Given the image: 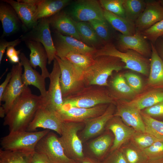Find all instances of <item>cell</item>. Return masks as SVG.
Wrapping results in <instances>:
<instances>
[{"label":"cell","mask_w":163,"mask_h":163,"mask_svg":"<svg viewBox=\"0 0 163 163\" xmlns=\"http://www.w3.org/2000/svg\"><path fill=\"white\" fill-rule=\"evenodd\" d=\"M143 113L153 118L163 119V101L141 110Z\"/></svg>","instance_id":"cell-44"},{"label":"cell","mask_w":163,"mask_h":163,"mask_svg":"<svg viewBox=\"0 0 163 163\" xmlns=\"http://www.w3.org/2000/svg\"><path fill=\"white\" fill-rule=\"evenodd\" d=\"M101 40L108 42L111 38V33L109 23L106 20H94L88 22Z\"/></svg>","instance_id":"cell-39"},{"label":"cell","mask_w":163,"mask_h":163,"mask_svg":"<svg viewBox=\"0 0 163 163\" xmlns=\"http://www.w3.org/2000/svg\"><path fill=\"white\" fill-rule=\"evenodd\" d=\"M124 101L128 105L140 111L163 101V89H152L130 101Z\"/></svg>","instance_id":"cell-28"},{"label":"cell","mask_w":163,"mask_h":163,"mask_svg":"<svg viewBox=\"0 0 163 163\" xmlns=\"http://www.w3.org/2000/svg\"><path fill=\"white\" fill-rule=\"evenodd\" d=\"M21 41H33L41 43L45 49L48 57V64H50L56 56V51L51 36L48 18L39 20L32 29L22 35Z\"/></svg>","instance_id":"cell-9"},{"label":"cell","mask_w":163,"mask_h":163,"mask_svg":"<svg viewBox=\"0 0 163 163\" xmlns=\"http://www.w3.org/2000/svg\"><path fill=\"white\" fill-rule=\"evenodd\" d=\"M76 25L83 41L93 46L100 43L101 39L88 22L76 21Z\"/></svg>","instance_id":"cell-36"},{"label":"cell","mask_w":163,"mask_h":163,"mask_svg":"<svg viewBox=\"0 0 163 163\" xmlns=\"http://www.w3.org/2000/svg\"><path fill=\"white\" fill-rule=\"evenodd\" d=\"M84 126L83 122H63L61 134L58 137L66 155L78 161H82L85 157L82 141L78 135Z\"/></svg>","instance_id":"cell-6"},{"label":"cell","mask_w":163,"mask_h":163,"mask_svg":"<svg viewBox=\"0 0 163 163\" xmlns=\"http://www.w3.org/2000/svg\"><path fill=\"white\" fill-rule=\"evenodd\" d=\"M43 97L32 93L28 86L15 101L4 118L3 125L9 132L26 130L37 110L43 105Z\"/></svg>","instance_id":"cell-1"},{"label":"cell","mask_w":163,"mask_h":163,"mask_svg":"<svg viewBox=\"0 0 163 163\" xmlns=\"http://www.w3.org/2000/svg\"><path fill=\"white\" fill-rule=\"evenodd\" d=\"M149 159H155L163 157V142L156 141L143 150Z\"/></svg>","instance_id":"cell-42"},{"label":"cell","mask_w":163,"mask_h":163,"mask_svg":"<svg viewBox=\"0 0 163 163\" xmlns=\"http://www.w3.org/2000/svg\"><path fill=\"white\" fill-rule=\"evenodd\" d=\"M48 18L50 26L56 31L81 40L76 28V21L69 14L64 12H59Z\"/></svg>","instance_id":"cell-24"},{"label":"cell","mask_w":163,"mask_h":163,"mask_svg":"<svg viewBox=\"0 0 163 163\" xmlns=\"http://www.w3.org/2000/svg\"><path fill=\"white\" fill-rule=\"evenodd\" d=\"M82 163H98L94 160L88 157H85Z\"/></svg>","instance_id":"cell-53"},{"label":"cell","mask_w":163,"mask_h":163,"mask_svg":"<svg viewBox=\"0 0 163 163\" xmlns=\"http://www.w3.org/2000/svg\"><path fill=\"white\" fill-rule=\"evenodd\" d=\"M158 140L148 133L136 131L129 141L136 147L143 150Z\"/></svg>","instance_id":"cell-38"},{"label":"cell","mask_w":163,"mask_h":163,"mask_svg":"<svg viewBox=\"0 0 163 163\" xmlns=\"http://www.w3.org/2000/svg\"><path fill=\"white\" fill-rule=\"evenodd\" d=\"M160 38L163 40V35L161 36Z\"/></svg>","instance_id":"cell-56"},{"label":"cell","mask_w":163,"mask_h":163,"mask_svg":"<svg viewBox=\"0 0 163 163\" xmlns=\"http://www.w3.org/2000/svg\"><path fill=\"white\" fill-rule=\"evenodd\" d=\"M140 112L145 125V132L163 142V121L153 118L141 111Z\"/></svg>","instance_id":"cell-37"},{"label":"cell","mask_w":163,"mask_h":163,"mask_svg":"<svg viewBox=\"0 0 163 163\" xmlns=\"http://www.w3.org/2000/svg\"><path fill=\"white\" fill-rule=\"evenodd\" d=\"M33 153L0 149V163H31Z\"/></svg>","instance_id":"cell-35"},{"label":"cell","mask_w":163,"mask_h":163,"mask_svg":"<svg viewBox=\"0 0 163 163\" xmlns=\"http://www.w3.org/2000/svg\"><path fill=\"white\" fill-rule=\"evenodd\" d=\"M63 122L58 113L41 106L37 110L26 131L34 132L37 128L53 130L60 136Z\"/></svg>","instance_id":"cell-13"},{"label":"cell","mask_w":163,"mask_h":163,"mask_svg":"<svg viewBox=\"0 0 163 163\" xmlns=\"http://www.w3.org/2000/svg\"><path fill=\"white\" fill-rule=\"evenodd\" d=\"M119 50L124 52L127 50H134L147 58L152 54L151 44L143 36L141 32L136 30L132 35L119 34L117 40Z\"/></svg>","instance_id":"cell-18"},{"label":"cell","mask_w":163,"mask_h":163,"mask_svg":"<svg viewBox=\"0 0 163 163\" xmlns=\"http://www.w3.org/2000/svg\"><path fill=\"white\" fill-rule=\"evenodd\" d=\"M20 51V50H17L14 46H9L6 49V56L9 59L15 55H20L21 53Z\"/></svg>","instance_id":"cell-50"},{"label":"cell","mask_w":163,"mask_h":163,"mask_svg":"<svg viewBox=\"0 0 163 163\" xmlns=\"http://www.w3.org/2000/svg\"><path fill=\"white\" fill-rule=\"evenodd\" d=\"M145 163H163V157L155 159H149Z\"/></svg>","instance_id":"cell-52"},{"label":"cell","mask_w":163,"mask_h":163,"mask_svg":"<svg viewBox=\"0 0 163 163\" xmlns=\"http://www.w3.org/2000/svg\"><path fill=\"white\" fill-rule=\"evenodd\" d=\"M19 56L20 62L24 68V72L22 75L23 83L26 86L32 85L36 87L40 92V95L44 98L47 91L46 87L45 79L41 74L33 69L29 60L24 53H21Z\"/></svg>","instance_id":"cell-21"},{"label":"cell","mask_w":163,"mask_h":163,"mask_svg":"<svg viewBox=\"0 0 163 163\" xmlns=\"http://www.w3.org/2000/svg\"><path fill=\"white\" fill-rule=\"evenodd\" d=\"M70 2L69 0H41L37 6L35 20L38 21L41 19L49 18L54 15Z\"/></svg>","instance_id":"cell-29"},{"label":"cell","mask_w":163,"mask_h":163,"mask_svg":"<svg viewBox=\"0 0 163 163\" xmlns=\"http://www.w3.org/2000/svg\"><path fill=\"white\" fill-rule=\"evenodd\" d=\"M61 71L59 65L55 58L49 78L50 82L46 97L43 98L42 106L57 113L63 103L60 83Z\"/></svg>","instance_id":"cell-10"},{"label":"cell","mask_w":163,"mask_h":163,"mask_svg":"<svg viewBox=\"0 0 163 163\" xmlns=\"http://www.w3.org/2000/svg\"><path fill=\"white\" fill-rule=\"evenodd\" d=\"M62 107L90 108L102 104H115V101L106 87L86 86L77 92L63 98Z\"/></svg>","instance_id":"cell-3"},{"label":"cell","mask_w":163,"mask_h":163,"mask_svg":"<svg viewBox=\"0 0 163 163\" xmlns=\"http://www.w3.org/2000/svg\"><path fill=\"white\" fill-rule=\"evenodd\" d=\"M31 163H50L47 158L43 155L35 151Z\"/></svg>","instance_id":"cell-47"},{"label":"cell","mask_w":163,"mask_h":163,"mask_svg":"<svg viewBox=\"0 0 163 163\" xmlns=\"http://www.w3.org/2000/svg\"><path fill=\"white\" fill-rule=\"evenodd\" d=\"M109 104H100L88 108L62 107L57 113L63 122L84 123L88 120L102 114Z\"/></svg>","instance_id":"cell-14"},{"label":"cell","mask_w":163,"mask_h":163,"mask_svg":"<svg viewBox=\"0 0 163 163\" xmlns=\"http://www.w3.org/2000/svg\"><path fill=\"white\" fill-rule=\"evenodd\" d=\"M156 50L161 58L163 60V40L158 38L154 44Z\"/></svg>","instance_id":"cell-49"},{"label":"cell","mask_w":163,"mask_h":163,"mask_svg":"<svg viewBox=\"0 0 163 163\" xmlns=\"http://www.w3.org/2000/svg\"><path fill=\"white\" fill-rule=\"evenodd\" d=\"M30 51V63L35 69L39 66L41 70V75L44 78H49V73L46 67L48 57L46 50L40 43L33 41H24Z\"/></svg>","instance_id":"cell-26"},{"label":"cell","mask_w":163,"mask_h":163,"mask_svg":"<svg viewBox=\"0 0 163 163\" xmlns=\"http://www.w3.org/2000/svg\"><path fill=\"white\" fill-rule=\"evenodd\" d=\"M99 136L92 140L89 145L93 153L97 157L104 155L110 149L114 139L110 130Z\"/></svg>","instance_id":"cell-31"},{"label":"cell","mask_w":163,"mask_h":163,"mask_svg":"<svg viewBox=\"0 0 163 163\" xmlns=\"http://www.w3.org/2000/svg\"><path fill=\"white\" fill-rule=\"evenodd\" d=\"M101 56L117 57L124 64V69H129L146 76L149 75L150 59L134 50H128L121 51L112 43L107 42L100 49L96 50L93 54L94 58Z\"/></svg>","instance_id":"cell-4"},{"label":"cell","mask_w":163,"mask_h":163,"mask_svg":"<svg viewBox=\"0 0 163 163\" xmlns=\"http://www.w3.org/2000/svg\"><path fill=\"white\" fill-rule=\"evenodd\" d=\"M99 1L103 9L119 16L126 18L123 6V0H100Z\"/></svg>","instance_id":"cell-40"},{"label":"cell","mask_w":163,"mask_h":163,"mask_svg":"<svg viewBox=\"0 0 163 163\" xmlns=\"http://www.w3.org/2000/svg\"><path fill=\"white\" fill-rule=\"evenodd\" d=\"M14 9L21 21L22 27L25 31H29L37 24L34 18L37 5L13 0H3Z\"/></svg>","instance_id":"cell-23"},{"label":"cell","mask_w":163,"mask_h":163,"mask_svg":"<svg viewBox=\"0 0 163 163\" xmlns=\"http://www.w3.org/2000/svg\"><path fill=\"white\" fill-rule=\"evenodd\" d=\"M123 75L129 86L138 94L141 91L143 87L141 78L138 75L131 72L126 73Z\"/></svg>","instance_id":"cell-43"},{"label":"cell","mask_w":163,"mask_h":163,"mask_svg":"<svg viewBox=\"0 0 163 163\" xmlns=\"http://www.w3.org/2000/svg\"><path fill=\"white\" fill-rule=\"evenodd\" d=\"M58 137L50 131L38 142L35 151L45 156L50 163H78L66 155Z\"/></svg>","instance_id":"cell-8"},{"label":"cell","mask_w":163,"mask_h":163,"mask_svg":"<svg viewBox=\"0 0 163 163\" xmlns=\"http://www.w3.org/2000/svg\"><path fill=\"white\" fill-rule=\"evenodd\" d=\"M141 32L145 39L154 44L158 38L163 35V19Z\"/></svg>","instance_id":"cell-41"},{"label":"cell","mask_w":163,"mask_h":163,"mask_svg":"<svg viewBox=\"0 0 163 163\" xmlns=\"http://www.w3.org/2000/svg\"><path fill=\"white\" fill-rule=\"evenodd\" d=\"M105 18L114 29L125 35H132L136 31L135 23L126 18L117 16L103 9Z\"/></svg>","instance_id":"cell-30"},{"label":"cell","mask_w":163,"mask_h":163,"mask_svg":"<svg viewBox=\"0 0 163 163\" xmlns=\"http://www.w3.org/2000/svg\"><path fill=\"white\" fill-rule=\"evenodd\" d=\"M21 39H18L15 40L8 41L6 40H1L0 42V64L7 48L9 46H16L19 44L21 42Z\"/></svg>","instance_id":"cell-46"},{"label":"cell","mask_w":163,"mask_h":163,"mask_svg":"<svg viewBox=\"0 0 163 163\" xmlns=\"http://www.w3.org/2000/svg\"><path fill=\"white\" fill-rule=\"evenodd\" d=\"M50 131L45 129L37 132L24 130L9 132L1 139L2 149L33 153L38 142Z\"/></svg>","instance_id":"cell-5"},{"label":"cell","mask_w":163,"mask_h":163,"mask_svg":"<svg viewBox=\"0 0 163 163\" xmlns=\"http://www.w3.org/2000/svg\"><path fill=\"white\" fill-rule=\"evenodd\" d=\"M101 163H128L121 149L110 152L109 155Z\"/></svg>","instance_id":"cell-45"},{"label":"cell","mask_w":163,"mask_h":163,"mask_svg":"<svg viewBox=\"0 0 163 163\" xmlns=\"http://www.w3.org/2000/svg\"><path fill=\"white\" fill-rule=\"evenodd\" d=\"M55 59L60 69V83L63 98L86 86L83 80V72L66 59H61L56 56Z\"/></svg>","instance_id":"cell-7"},{"label":"cell","mask_w":163,"mask_h":163,"mask_svg":"<svg viewBox=\"0 0 163 163\" xmlns=\"http://www.w3.org/2000/svg\"><path fill=\"white\" fill-rule=\"evenodd\" d=\"M11 77V73L10 71L7 74L4 81L0 85V104H1L3 94L7 86Z\"/></svg>","instance_id":"cell-48"},{"label":"cell","mask_w":163,"mask_h":163,"mask_svg":"<svg viewBox=\"0 0 163 163\" xmlns=\"http://www.w3.org/2000/svg\"><path fill=\"white\" fill-rule=\"evenodd\" d=\"M158 1H159L161 5L163 7V0H158Z\"/></svg>","instance_id":"cell-55"},{"label":"cell","mask_w":163,"mask_h":163,"mask_svg":"<svg viewBox=\"0 0 163 163\" xmlns=\"http://www.w3.org/2000/svg\"><path fill=\"white\" fill-rule=\"evenodd\" d=\"M146 1L123 0V6L126 18L135 23L144 10Z\"/></svg>","instance_id":"cell-34"},{"label":"cell","mask_w":163,"mask_h":163,"mask_svg":"<svg viewBox=\"0 0 163 163\" xmlns=\"http://www.w3.org/2000/svg\"><path fill=\"white\" fill-rule=\"evenodd\" d=\"M22 66L20 62L12 66L11 72V77L2 96V105L6 114L13 104L24 91L25 86L22 82Z\"/></svg>","instance_id":"cell-12"},{"label":"cell","mask_w":163,"mask_h":163,"mask_svg":"<svg viewBox=\"0 0 163 163\" xmlns=\"http://www.w3.org/2000/svg\"><path fill=\"white\" fill-rule=\"evenodd\" d=\"M105 129L111 131L114 135L110 152L120 149L129 141L136 131L133 128L126 125L119 117L114 115L107 123Z\"/></svg>","instance_id":"cell-17"},{"label":"cell","mask_w":163,"mask_h":163,"mask_svg":"<svg viewBox=\"0 0 163 163\" xmlns=\"http://www.w3.org/2000/svg\"><path fill=\"white\" fill-rule=\"evenodd\" d=\"M6 115L5 110L2 106L0 107V117L2 118H4Z\"/></svg>","instance_id":"cell-54"},{"label":"cell","mask_w":163,"mask_h":163,"mask_svg":"<svg viewBox=\"0 0 163 163\" xmlns=\"http://www.w3.org/2000/svg\"><path fill=\"white\" fill-rule=\"evenodd\" d=\"M128 163H145L149 159L143 150L129 141L120 148Z\"/></svg>","instance_id":"cell-32"},{"label":"cell","mask_w":163,"mask_h":163,"mask_svg":"<svg viewBox=\"0 0 163 163\" xmlns=\"http://www.w3.org/2000/svg\"><path fill=\"white\" fill-rule=\"evenodd\" d=\"M63 59L68 61L83 74L93 64L94 61L92 54L74 52L68 53Z\"/></svg>","instance_id":"cell-33"},{"label":"cell","mask_w":163,"mask_h":163,"mask_svg":"<svg viewBox=\"0 0 163 163\" xmlns=\"http://www.w3.org/2000/svg\"><path fill=\"white\" fill-rule=\"evenodd\" d=\"M116 109L115 104H110L102 114L85 121L79 137L82 141H86L101 134L108 121L114 116Z\"/></svg>","instance_id":"cell-16"},{"label":"cell","mask_w":163,"mask_h":163,"mask_svg":"<svg viewBox=\"0 0 163 163\" xmlns=\"http://www.w3.org/2000/svg\"><path fill=\"white\" fill-rule=\"evenodd\" d=\"M107 88L110 94L115 101L130 100L135 98L138 94L129 86L123 74L119 73L113 77L108 83Z\"/></svg>","instance_id":"cell-25"},{"label":"cell","mask_w":163,"mask_h":163,"mask_svg":"<svg viewBox=\"0 0 163 163\" xmlns=\"http://www.w3.org/2000/svg\"><path fill=\"white\" fill-rule=\"evenodd\" d=\"M41 0H18L19 2L30 4L37 5Z\"/></svg>","instance_id":"cell-51"},{"label":"cell","mask_w":163,"mask_h":163,"mask_svg":"<svg viewBox=\"0 0 163 163\" xmlns=\"http://www.w3.org/2000/svg\"><path fill=\"white\" fill-rule=\"evenodd\" d=\"M56 40L54 44L56 56L61 59L70 52L94 54L96 50L94 47L72 37L63 35L56 31Z\"/></svg>","instance_id":"cell-15"},{"label":"cell","mask_w":163,"mask_h":163,"mask_svg":"<svg viewBox=\"0 0 163 163\" xmlns=\"http://www.w3.org/2000/svg\"><path fill=\"white\" fill-rule=\"evenodd\" d=\"M94 59L93 64L83 74V80L85 86L107 87L108 79L113 72L121 70L125 66L119 58L114 56H101Z\"/></svg>","instance_id":"cell-2"},{"label":"cell","mask_w":163,"mask_h":163,"mask_svg":"<svg viewBox=\"0 0 163 163\" xmlns=\"http://www.w3.org/2000/svg\"><path fill=\"white\" fill-rule=\"evenodd\" d=\"M116 107L114 116L119 117L127 126L136 131L145 132V125L140 111L128 105L124 100L115 101Z\"/></svg>","instance_id":"cell-20"},{"label":"cell","mask_w":163,"mask_h":163,"mask_svg":"<svg viewBox=\"0 0 163 163\" xmlns=\"http://www.w3.org/2000/svg\"><path fill=\"white\" fill-rule=\"evenodd\" d=\"M146 2L144 10L135 22L136 30L141 32L163 19V7L158 0Z\"/></svg>","instance_id":"cell-19"},{"label":"cell","mask_w":163,"mask_h":163,"mask_svg":"<svg viewBox=\"0 0 163 163\" xmlns=\"http://www.w3.org/2000/svg\"><path fill=\"white\" fill-rule=\"evenodd\" d=\"M150 44L152 54L147 85L152 89H163V60L158 55L154 44Z\"/></svg>","instance_id":"cell-27"},{"label":"cell","mask_w":163,"mask_h":163,"mask_svg":"<svg viewBox=\"0 0 163 163\" xmlns=\"http://www.w3.org/2000/svg\"><path fill=\"white\" fill-rule=\"evenodd\" d=\"M1 2L0 4V20L3 30L2 37H4L17 33L19 30L21 24L22 25L12 7L7 3Z\"/></svg>","instance_id":"cell-22"},{"label":"cell","mask_w":163,"mask_h":163,"mask_svg":"<svg viewBox=\"0 0 163 163\" xmlns=\"http://www.w3.org/2000/svg\"><path fill=\"white\" fill-rule=\"evenodd\" d=\"M69 13V15L76 22L106 20L103 9L99 1L96 0L77 1L72 5Z\"/></svg>","instance_id":"cell-11"}]
</instances>
